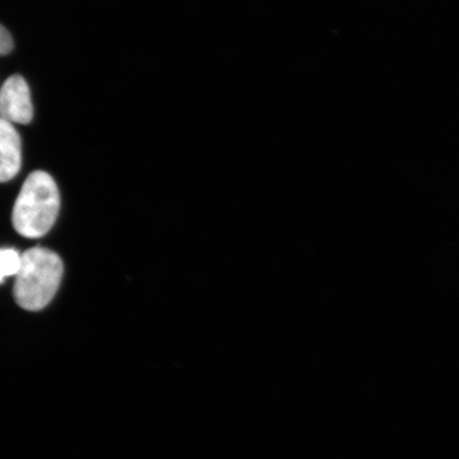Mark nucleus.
Instances as JSON below:
<instances>
[{
    "label": "nucleus",
    "mask_w": 459,
    "mask_h": 459,
    "mask_svg": "<svg viewBox=\"0 0 459 459\" xmlns=\"http://www.w3.org/2000/svg\"><path fill=\"white\" fill-rule=\"evenodd\" d=\"M60 194L54 178L38 170L29 175L13 208L15 231L26 238L44 237L59 214Z\"/></svg>",
    "instance_id": "1"
},
{
    "label": "nucleus",
    "mask_w": 459,
    "mask_h": 459,
    "mask_svg": "<svg viewBox=\"0 0 459 459\" xmlns=\"http://www.w3.org/2000/svg\"><path fill=\"white\" fill-rule=\"evenodd\" d=\"M63 263L59 255L43 247H34L21 255L16 274L14 299L26 311H41L59 289Z\"/></svg>",
    "instance_id": "2"
},
{
    "label": "nucleus",
    "mask_w": 459,
    "mask_h": 459,
    "mask_svg": "<svg viewBox=\"0 0 459 459\" xmlns=\"http://www.w3.org/2000/svg\"><path fill=\"white\" fill-rule=\"evenodd\" d=\"M0 117L11 124L28 125L33 117L30 89L20 74H13L0 89Z\"/></svg>",
    "instance_id": "3"
},
{
    "label": "nucleus",
    "mask_w": 459,
    "mask_h": 459,
    "mask_svg": "<svg viewBox=\"0 0 459 459\" xmlns=\"http://www.w3.org/2000/svg\"><path fill=\"white\" fill-rule=\"evenodd\" d=\"M22 166V141L13 124L0 117V183L13 180Z\"/></svg>",
    "instance_id": "4"
},
{
    "label": "nucleus",
    "mask_w": 459,
    "mask_h": 459,
    "mask_svg": "<svg viewBox=\"0 0 459 459\" xmlns=\"http://www.w3.org/2000/svg\"><path fill=\"white\" fill-rule=\"evenodd\" d=\"M21 266V255L13 249L0 250V283L4 278L16 275Z\"/></svg>",
    "instance_id": "5"
},
{
    "label": "nucleus",
    "mask_w": 459,
    "mask_h": 459,
    "mask_svg": "<svg viewBox=\"0 0 459 459\" xmlns=\"http://www.w3.org/2000/svg\"><path fill=\"white\" fill-rule=\"evenodd\" d=\"M13 49V39L4 26L0 25V56L8 55Z\"/></svg>",
    "instance_id": "6"
}]
</instances>
